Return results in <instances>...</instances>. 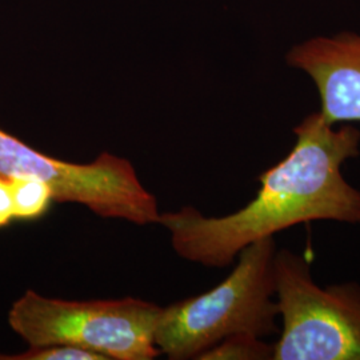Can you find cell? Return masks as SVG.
I'll return each mask as SVG.
<instances>
[{
    "label": "cell",
    "instance_id": "obj_1",
    "mask_svg": "<svg viewBox=\"0 0 360 360\" xmlns=\"http://www.w3.org/2000/svg\"><path fill=\"white\" fill-rule=\"evenodd\" d=\"M295 143L281 162L259 175V190L240 210L206 217L193 206L159 217L181 259L210 269L232 264L257 240L311 221L360 224V190L343 167L360 155V129L330 124L318 111L294 129Z\"/></svg>",
    "mask_w": 360,
    "mask_h": 360
},
{
    "label": "cell",
    "instance_id": "obj_2",
    "mask_svg": "<svg viewBox=\"0 0 360 360\" xmlns=\"http://www.w3.org/2000/svg\"><path fill=\"white\" fill-rule=\"evenodd\" d=\"M275 238L247 245L230 275L203 292L162 309L155 346L171 360L198 359L224 338L279 334L275 300Z\"/></svg>",
    "mask_w": 360,
    "mask_h": 360
},
{
    "label": "cell",
    "instance_id": "obj_3",
    "mask_svg": "<svg viewBox=\"0 0 360 360\" xmlns=\"http://www.w3.org/2000/svg\"><path fill=\"white\" fill-rule=\"evenodd\" d=\"M162 307L136 299L63 300L28 290L8 312V323L30 347L65 345L105 359L153 360L160 355L155 330Z\"/></svg>",
    "mask_w": 360,
    "mask_h": 360
},
{
    "label": "cell",
    "instance_id": "obj_4",
    "mask_svg": "<svg viewBox=\"0 0 360 360\" xmlns=\"http://www.w3.org/2000/svg\"><path fill=\"white\" fill-rule=\"evenodd\" d=\"M279 334L274 360H360V283L322 287L309 259L288 248L275 257Z\"/></svg>",
    "mask_w": 360,
    "mask_h": 360
},
{
    "label": "cell",
    "instance_id": "obj_5",
    "mask_svg": "<svg viewBox=\"0 0 360 360\" xmlns=\"http://www.w3.org/2000/svg\"><path fill=\"white\" fill-rule=\"evenodd\" d=\"M0 175L35 178L51 187L53 200L87 207L101 218L120 219L136 226L158 224V200L134 165L102 153L90 163L65 162L30 147L0 129Z\"/></svg>",
    "mask_w": 360,
    "mask_h": 360
},
{
    "label": "cell",
    "instance_id": "obj_6",
    "mask_svg": "<svg viewBox=\"0 0 360 360\" xmlns=\"http://www.w3.org/2000/svg\"><path fill=\"white\" fill-rule=\"evenodd\" d=\"M285 63L315 84L319 114L330 124L360 123V34L314 37L294 44Z\"/></svg>",
    "mask_w": 360,
    "mask_h": 360
},
{
    "label": "cell",
    "instance_id": "obj_7",
    "mask_svg": "<svg viewBox=\"0 0 360 360\" xmlns=\"http://www.w3.org/2000/svg\"><path fill=\"white\" fill-rule=\"evenodd\" d=\"M13 218L32 220L41 218L51 206L53 193L51 187L35 178H11Z\"/></svg>",
    "mask_w": 360,
    "mask_h": 360
},
{
    "label": "cell",
    "instance_id": "obj_8",
    "mask_svg": "<svg viewBox=\"0 0 360 360\" xmlns=\"http://www.w3.org/2000/svg\"><path fill=\"white\" fill-rule=\"evenodd\" d=\"M198 360H274V343L257 335H230Z\"/></svg>",
    "mask_w": 360,
    "mask_h": 360
},
{
    "label": "cell",
    "instance_id": "obj_9",
    "mask_svg": "<svg viewBox=\"0 0 360 360\" xmlns=\"http://www.w3.org/2000/svg\"><path fill=\"white\" fill-rule=\"evenodd\" d=\"M0 360H107L103 355L86 348L53 345L30 347L18 355H0Z\"/></svg>",
    "mask_w": 360,
    "mask_h": 360
},
{
    "label": "cell",
    "instance_id": "obj_10",
    "mask_svg": "<svg viewBox=\"0 0 360 360\" xmlns=\"http://www.w3.org/2000/svg\"><path fill=\"white\" fill-rule=\"evenodd\" d=\"M13 218V202L10 180L0 175V229L11 223Z\"/></svg>",
    "mask_w": 360,
    "mask_h": 360
}]
</instances>
